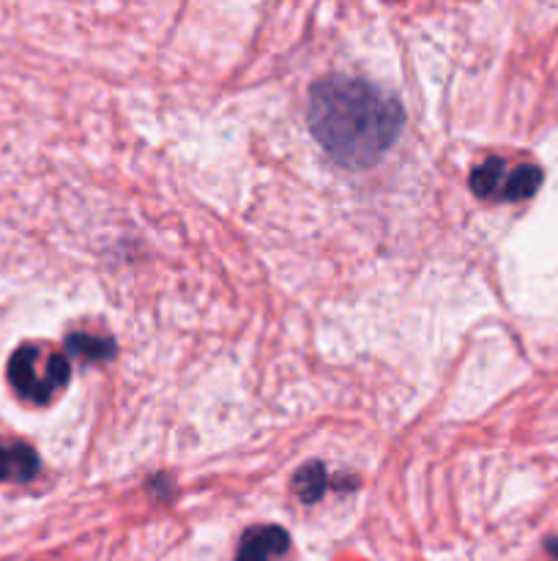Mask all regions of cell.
Returning a JSON list of instances; mask_svg holds the SVG:
<instances>
[{
    "label": "cell",
    "mask_w": 558,
    "mask_h": 561,
    "mask_svg": "<svg viewBox=\"0 0 558 561\" xmlns=\"http://www.w3.org/2000/svg\"><path fill=\"white\" fill-rule=\"evenodd\" d=\"M306 121L323 151L342 168L375 164L405 124L399 102L372 82L334 75L310 91Z\"/></svg>",
    "instance_id": "1"
},
{
    "label": "cell",
    "mask_w": 558,
    "mask_h": 561,
    "mask_svg": "<svg viewBox=\"0 0 558 561\" xmlns=\"http://www.w3.org/2000/svg\"><path fill=\"white\" fill-rule=\"evenodd\" d=\"M542 186V170L536 164H514L490 157L470 173V190L481 201H528Z\"/></svg>",
    "instance_id": "3"
},
{
    "label": "cell",
    "mask_w": 558,
    "mask_h": 561,
    "mask_svg": "<svg viewBox=\"0 0 558 561\" xmlns=\"http://www.w3.org/2000/svg\"><path fill=\"white\" fill-rule=\"evenodd\" d=\"M38 471V455L31 444L0 438V482H31Z\"/></svg>",
    "instance_id": "5"
},
{
    "label": "cell",
    "mask_w": 558,
    "mask_h": 561,
    "mask_svg": "<svg viewBox=\"0 0 558 561\" xmlns=\"http://www.w3.org/2000/svg\"><path fill=\"white\" fill-rule=\"evenodd\" d=\"M295 496L301 499L304 504H315L317 499L323 496V491H326V469H323L321 463H310L306 469H301L299 474H295Z\"/></svg>",
    "instance_id": "6"
},
{
    "label": "cell",
    "mask_w": 558,
    "mask_h": 561,
    "mask_svg": "<svg viewBox=\"0 0 558 561\" xmlns=\"http://www.w3.org/2000/svg\"><path fill=\"white\" fill-rule=\"evenodd\" d=\"M71 376L69 359L47 345H22L9 359V381L22 400L47 405L66 389Z\"/></svg>",
    "instance_id": "2"
},
{
    "label": "cell",
    "mask_w": 558,
    "mask_h": 561,
    "mask_svg": "<svg viewBox=\"0 0 558 561\" xmlns=\"http://www.w3.org/2000/svg\"><path fill=\"white\" fill-rule=\"evenodd\" d=\"M290 548L288 531L279 526H255L241 537L235 561H274Z\"/></svg>",
    "instance_id": "4"
},
{
    "label": "cell",
    "mask_w": 558,
    "mask_h": 561,
    "mask_svg": "<svg viewBox=\"0 0 558 561\" xmlns=\"http://www.w3.org/2000/svg\"><path fill=\"white\" fill-rule=\"evenodd\" d=\"M69 351L80 356H91V359H104L113 354V343H104V337H88V334H74L69 337Z\"/></svg>",
    "instance_id": "7"
}]
</instances>
